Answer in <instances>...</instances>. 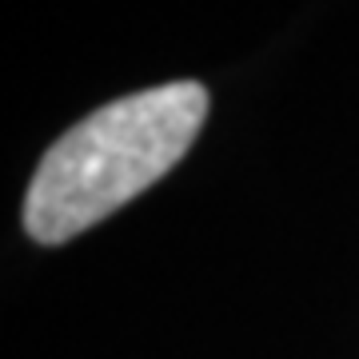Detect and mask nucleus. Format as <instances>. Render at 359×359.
Wrapping results in <instances>:
<instances>
[{"label": "nucleus", "instance_id": "1", "mask_svg": "<svg viewBox=\"0 0 359 359\" xmlns=\"http://www.w3.org/2000/svg\"><path fill=\"white\" fill-rule=\"evenodd\" d=\"M208 116V88L176 80L132 92L68 128L28 184L25 228L36 244H65L172 172Z\"/></svg>", "mask_w": 359, "mask_h": 359}]
</instances>
